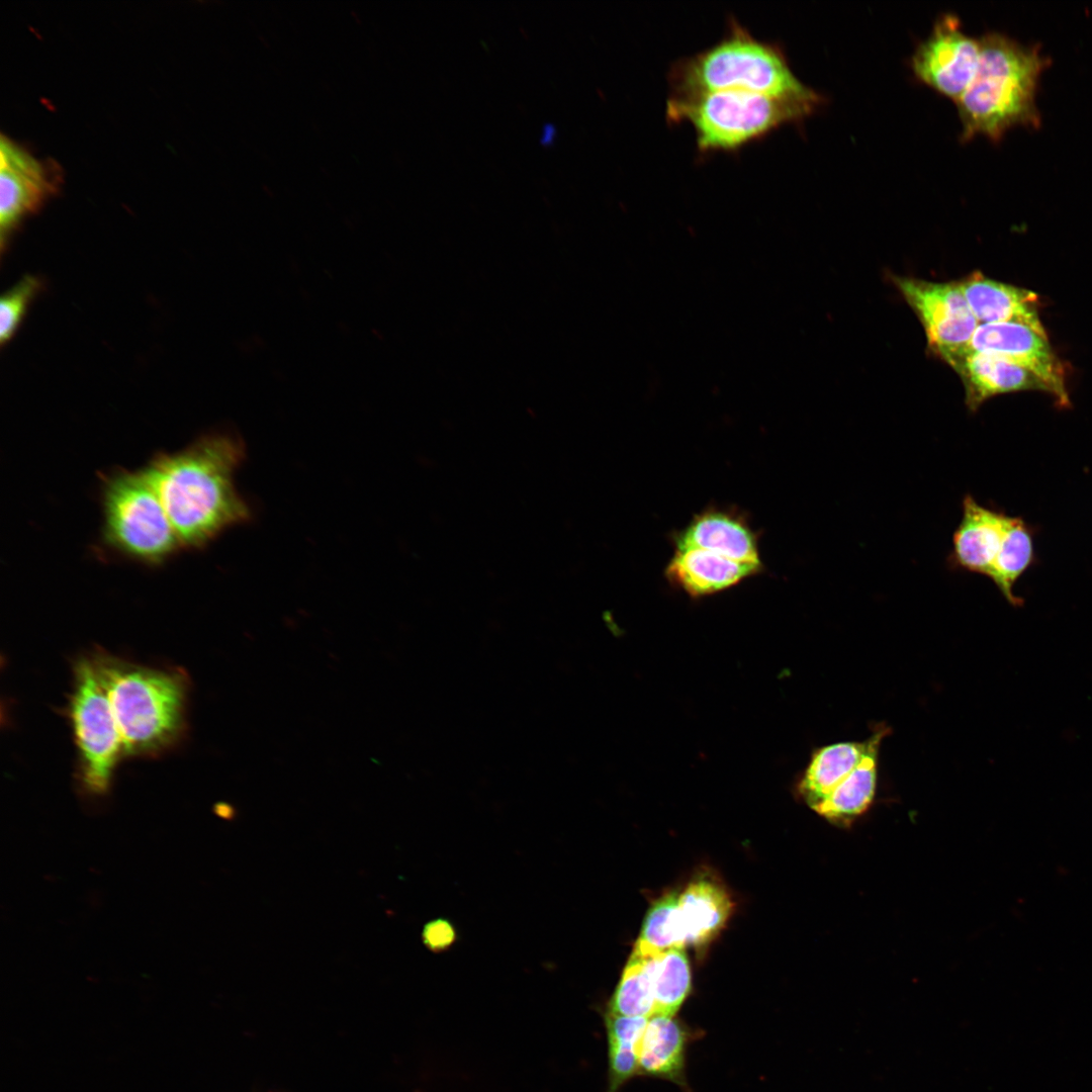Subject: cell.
Returning <instances> with one entry per match:
<instances>
[{"label": "cell", "instance_id": "30bf717a", "mask_svg": "<svg viewBox=\"0 0 1092 1092\" xmlns=\"http://www.w3.org/2000/svg\"><path fill=\"white\" fill-rule=\"evenodd\" d=\"M56 168L2 135L0 141L1 251L19 222L38 210L58 188Z\"/></svg>", "mask_w": 1092, "mask_h": 1092}, {"label": "cell", "instance_id": "4fadbf2b", "mask_svg": "<svg viewBox=\"0 0 1092 1092\" xmlns=\"http://www.w3.org/2000/svg\"><path fill=\"white\" fill-rule=\"evenodd\" d=\"M956 282L978 323L1022 324L1046 337L1036 293L991 279L980 271Z\"/></svg>", "mask_w": 1092, "mask_h": 1092}, {"label": "cell", "instance_id": "83f0119b", "mask_svg": "<svg viewBox=\"0 0 1092 1092\" xmlns=\"http://www.w3.org/2000/svg\"><path fill=\"white\" fill-rule=\"evenodd\" d=\"M556 135V128L552 123H546L543 125L542 134L540 138L541 144L547 146L554 142Z\"/></svg>", "mask_w": 1092, "mask_h": 1092}, {"label": "cell", "instance_id": "4316f807", "mask_svg": "<svg viewBox=\"0 0 1092 1092\" xmlns=\"http://www.w3.org/2000/svg\"><path fill=\"white\" fill-rule=\"evenodd\" d=\"M424 945L434 953L448 950L457 940V931L454 924L446 918H436L428 921L422 930Z\"/></svg>", "mask_w": 1092, "mask_h": 1092}, {"label": "cell", "instance_id": "52a82bcc", "mask_svg": "<svg viewBox=\"0 0 1092 1092\" xmlns=\"http://www.w3.org/2000/svg\"><path fill=\"white\" fill-rule=\"evenodd\" d=\"M71 719L81 756L80 784L86 797L107 796L123 753L112 708L94 658L76 665Z\"/></svg>", "mask_w": 1092, "mask_h": 1092}, {"label": "cell", "instance_id": "7402d4cb", "mask_svg": "<svg viewBox=\"0 0 1092 1092\" xmlns=\"http://www.w3.org/2000/svg\"><path fill=\"white\" fill-rule=\"evenodd\" d=\"M1033 559V542L1029 528L1022 519L1009 517L1001 547L988 577L1012 606L1022 605V599L1014 595L1013 586Z\"/></svg>", "mask_w": 1092, "mask_h": 1092}, {"label": "cell", "instance_id": "e0dca14e", "mask_svg": "<svg viewBox=\"0 0 1092 1092\" xmlns=\"http://www.w3.org/2000/svg\"><path fill=\"white\" fill-rule=\"evenodd\" d=\"M696 1031L674 1016L653 1015L644 1030L639 1075L670 1081L689 1091L686 1059Z\"/></svg>", "mask_w": 1092, "mask_h": 1092}, {"label": "cell", "instance_id": "d4e9b609", "mask_svg": "<svg viewBox=\"0 0 1092 1092\" xmlns=\"http://www.w3.org/2000/svg\"><path fill=\"white\" fill-rule=\"evenodd\" d=\"M654 1015L675 1016L691 991V970L685 948L653 959Z\"/></svg>", "mask_w": 1092, "mask_h": 1092}, {"label": "cell", "instance_id": "9a60e30c", "mask_svg": "<svg viewBox=\"0 0 1092 1092\" xmlns=\"http://www.w3.org/2000/svg\"><path fill=\"white\" fill-rule=\"evenodd\" d=\"M1009 516L988 509L970 494L963 499V516L952 536L950 566L988 576L1001 547Z\"/></svg>", "mask_w": 1092, "mask_h": 1092}, {"label": "cell", "instance_id": "277c9868", "mask_svg": "<svg viewBox=\"0 0 1092 1092\" xmlns=\"http://www.w3.org/2000/svg\"><path fill=\"white\" fill-rule=\"evenodd\" d=\"M120 734L123 753L148 755L175 743L185 722L186 676L110 656L94 657Z\"/></svg>", "mask_w": 1092, "mask_h": 1092}, {"label": "cell", "instance_id": "ba28073f", "mask_svg": "<svg viewBox=\"0 0 1092 1092\" xmlns=\"http://www.w3.org/2000/svg\"><path fill=\"white\" fill-rule=\"evenodd\" d=\"M892 279L922 325L932 355L948 364L968 349L979 325L956 281Z\"/></svg>", "mask_w": 1092, "mask_h": 1092}, {"label": "cell", "instance_id": "7c38bea8", "mask_svg": "<svg viewBox=\"0 0 1092 1092\" xmlns=\"http://www.w3.org/2000/svg\"><path fill=\"white\" fill-rule=\"evenodd\" d=\"M674 544L675 548H699L734 561L762 565L757 535L735 510L710 508L701 512L674 536Z\"/></svg>", "mask_w": 1092, "mask_h": 1092}, {"label": "cell", "instance_id": "9c48e42d", "mask_svg": "<svg viewBox=\"0 0 1092 1092\" xmlns=\"http://www.w3.org/2000/svg\"><path fill=\"white\" fill-rule=\"evenodd\" d=\"M980 52V38L968 35L957 16L945 14L915 50L911 67L918 80L957 102L975 75Z\"/></svg>", "mask_w": 1092, "mask_h": 1092}, {"label": "cell", "instance_id": "ac0fdd59", "mask_svg": "<svg viewBox=\"0 0 1092 1092\" xmlns=\"http://www.w3.org/2000/svg\"><path fill=\"white\" fill-rule=\"evenodd\" d=\"M884 728L868 739L867 750L853 770L813 810L829 822L850 824L871 806L877 787L878 754Z\"/></svg>", "mask_w": 1092, "mask_h": 1092}, {"label": "cell", "instance_id": "2e32d148", "mask_svg": "<svg viewBox=\"0 0 1092 1092\" xmlns=\"http://www.w3.org/2000/svg\"><path fill=\"white\" fill-rule=\"evenodd\" d=\"M762 565L742 563L699 548H675L665 567L669 582L692 597L712 595L758 574Z\"/></svg>", "mask_w": 1092, "mask_h": 1092}, {"label": "cell", "instance_id": "5bb4252c", "mask_svg": "<svg viewBox=\"0 0 1092 1092\" xmlns=\"http://www.w3.org/2000/svg\"><path fill=\"white\" fill-rule=\"evenodd\" d=\"M965 388V403L974 413L990 398L1022 390L1048 392L1044 383L1027 369L1007 360L967 349L948 364Z\"/></svg>", "mask_w": 1092, "mask_h": 1092}, {"label": "cell", "instance_id": "8fae6325", "mask_svg": "<svg viewBox=\"0 0 1092 1092\" xmlns=\"http://www.w3.org/2000/svg\"><path fill=\"white\" fill-rule=\"evenodd\" d=\"M968 349L992 355L1019 365L1046 386L1060 406L1070 405L1065 368L1053 351L1048 337L1033 329L1015 323L980 324Z\"/></svg>", "mask_w": 1092, "mask_h": 1092}, {"label": "cell", "instance_id": "3957f363", "mask_svg": "<svg viewBox=\"0 0 1092 1092\" xmlns=\"http://www.w3.org/2000/svg\"><path fill=\"white\" fill-rule=\"evenodd\" d=\"M667 80L669 95L737 89L814 110L823 102L820 94L797 78L778 43L754 37L734 17H730L727 31L718 42L673 63Z\"/></svg>", "mask_w": 1092, "mask_h": 1092}, {"label": "cell", "instance_id": "44dd1931", "mask_svg": "<svg viewBox=\"0 0 1092 1092\" xmlns=\"http://www.w3.org/2000/svg\"><path fill=\"white\" fill-rule=\"evenodd\" d=\"M648 1019L605 1012L609 1066L607 1092H619L624 1084L639 1075L640 1046Z\"/></svg>", "mask_w": 1092, "mask_h": 1092}, {"label": "cell", "instance_id": "603a6c76", "mask_svg": "<svg viewBox=\"0 0 1092 1092\" xmlns=\"http://www.w3.org/2000/svg\"><path fill=\"white\" fill-rule=\"evenodd\" d=\"M654 958H644L631 952L620 981L608 1002L606 1012L647 1018L654 1015L652 978Z\"/></svg>", "mask_w": 1092, "mask_h": 1092}, {"label": "cell", "instance_id": "7a4b0ae2", "mask_svg": "<svg viewBox=\"0 0 1092 1092\" xmlns=\"http://www.w3.org/2000/svg\"><path fill=\"white\" fill-rule=\"evenodd\" d=\"M980 43L975 75L956 102L963 141L979 134L997 142L1014 126L1038 127L1036 90L1050 60L1039 49L998 32L983 35Z\"/></svg>", "mask_w": 1092, "mask_h": 1092}, {"label": "cell", "instance_id": "6da1fadb", "mask_svg": "<svg viewBox=\"0 0 1092 1092\" xmlns=\"http://www.w3.org/2000/svg\"><path fill=\"white\" fill-rule=\"evenodd\" d=\"M245 453L240 437L215 432L179 452L158 455L145 469L181 547L201 548L250 520L251 509L235 485Z\"/></svg>", "mask_w": 1092, "mask_h": 1092}, {"label": "cell", "instance_id": "ffe728a7", "mask_svg": "<svg viewBox=\"0 0 1092 1092\" xmlns=\"http://www.w3.org/2000/svg\"><path fill=\"white\" fill-rule=\"evenodd\" d=\"M868 747L862 742H838L818 749L799 785L806 803L813 809L821 803L857 765Z\"/></svg>", "mask_w": 1092, "mask_h": 1092}, {"label": "cell", "instance_id": "8992f818", "mask_svg": "<svg viewBox=\"0 0 1092 1092\" xmlns=\"http://www.w3.org/2000/svg\"><path fill=\"white\" fill-rule=\"evenodd\" d=\"M103 537L120 554L159 564L181 547L145 469L116 470L103 478Z\"/></svg>", "mask_w": 1092, "mask_h": 1092}, {"label": "cell", "instance_id": "d6986e66", "mask_svg": "<svg viewBox=\"0 0 1092 1092\" xmlns=\"http://www.w3.org/2000/svg\"><path fill=\"white\" fill-rule=\"evenodd\" d=\"M678 912L687 944L702 945L724 926L732 902L716 882L700 879L690 883L678 895Z\"/></svg>", "mask_w": 1092, "mask_h": 1092}, {"label": "cell", "instance_id": "cb8c5ba5", "mask_svg": "<svg viewBox=\"0 0 1092 1092\" xmlns=\"http://www.w3.org/2000/svg\"><path fill=\"white\" fill-rule=\"evenodd\" d=\"M677 900L678 895L670 893L650 907L632 952L644 958H653L672 948L686 947V934L679 917Z\"/></svg>", "mask_w": 1092, "mask_h": 1092}, {"label": "cell", "instance_id": "484cf974", "mask_svg": "<svg viewBox=\"0 0 1092 1092\" xmlns=\"http://www.w3.org/2000/svg\"><path fill=\"white\" fill-rule=\"evenodd\" d=\"M41 280L36 276H24L5 292L0 301V342L4 345L17 330L31 299L40 291Z\"/></svg>", "mask_w": 1092, "mask_h": 1092}, {"label": "cell", "instance_id": "5b68a950", "mask_svg": "<svg viewBox=\"0 0 1092 1092\" xmlns=\"http://www.w3.org/2000/svg\"><path fill=\"white\" fill-rule=\"evenodd\" d=\"M814 111L796 102L737 89L669 95L666 101L667 122L689 123L703 155L737 152Z\"/></svg>", "mask_w": 1092, "mask_h": 1092}, {"label": "cell", "instance_id": "f1b7e54d", "mask_svg": "<svg viewBox=\"0 0 1092 1092\" xmlns=\"http://www.w3.org/2000/svg\"><path fill=\"white\" fill-rule=\"evenodd\" d=\"M215 811H216V814L219 817L224 818V819H229V818H232L234 816L233 808H231L229 805H225V804L217 805Z\"/></svg>", "mask_w": 1092, "mask_h": 1092}]
</instances>
